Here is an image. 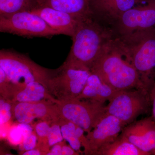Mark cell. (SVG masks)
<instances>
[{
    "label": "cell",
    "mask_w": 155,
    "mask_h": 155,
    "mask_svg": "<svg viewBox=\"0 0 155 155\" xmlns=\"http://www.w3.org/2000/svg\"><path fill=\"white\" fill-rule=\"evenodd\" d=\"M115 36L112 28L100 22L94 14L81 18L72 37L70 52L63 65L90 71L104 48Z\"/></svg>",
    "instance_id": "1"
},
{
    "label": "cell",
    "mask_w": 155,
    "mask_h": 155,
    "mask_svg": "<svg viewBox=\"0 0 155 155\" xmlns=\"http://www.w3.org/2000/svg\"><path fill=\"white\" fill-rule=\"evenodd\" d=\"M1 96L11 101L14 95L31 82L46 87L51 69L35 63L28 56L11 50L0 51Z\"/></svg>",
    "instance_id": "2"
},
{
    "label": "cell",
    "mask_w": 155,
    "mask_h": 155,
    "mask_svg": "<svg viewBox=\"0 0 155 155\" xmlns=\"http://www.w3.org/2000/svg\"><path fill=\"white\" fill-rule=\"evenodd\" d=\"M90 72L117 91L146 89L116 36L104 48Z\"/></svg>",
    "instance_id": "3"
},
{
    "label": "cell",
    "mask_w": 155,
    "mask_h": 155,
    "mask_svg": "<svg viewBox=\"0 0 155 155\" xmlns=\"http://www.w3.org/2000/svg\"><path fill=\"white\" fill-rule=\"evenodd\" d=\"M116 37L142 83L150 92L155 81V28Z\"/></svg>",
    "instance_id": "4"
},
{
    "label": "cell",
    "mask_w": 155,
    "mask_h": 155,
    "mask_svg": "<svg viewBox=\"0 0 155 155\" xmlns=\"http://www.w3.org/2000/svg\"><path fill=\"white\" fill-rule=\"evenodd\" d=\"M106 106V113L127 125L151 109L150 92L145 88L118 91Z\"/></svg>",
    "instance_id": "5"
},
{
    "label": "cell",
    "mask_w": 155,
    "mask_h": 155,
    "mask_svg": "<svg viewBox=\"0 0 155 155\" xmlns=\"http://www.w3.org/2000/svg\"><path fill=\"white\" fill-rule=\"evenodd\" d=\"M60 118L75 123L88 133L99 122L106 113L104 104L88 100L72 99H56Z\"/></svg>",
    "instance_id": "6"
},
{
    "label": "cell",
    "mask_w": 155,
    "mask_h": 155,
    "mask_svg": "<svg viewBox=\"0 0 155 155\" xmlns=\"http://www.w3.org/2000/svg\"><path fill=\"white\" fill-rule=\"evenodd\" d=\"M90 71L70 68L62 65L51 70L46 83L49 92L60 101L77 98L83 91Z\"/></svg>",
    "instance_id": "7"
},
{
    "label": "cell",
    "mask_w": 155,
    "mask_h": 155,
    "mask_svg": "<svg viewBox=\"0 0 155 155\" xmlns=\"http://www.w3.org/2000/svg\"><path fill=\"white\" fill-rule=\"evenodd\" d=\"M0 31L29 38H50L58 35L41 17L30 11L0 17Z\"/></svg>",
    "instance_id": "8"
},
{
    "label": "cell",
    "mask_w": 155,
    "mask_h": 155,
    "mask_svg": "<svg viewBox=\"0 0 155 155\" xmlns=\"http://www.w3.org/2000/svg\"><path fill=\"white\" fill-rule=\"evenodd\" d=\"M155 28V0H145L122 14L112 27L115 35L123 36Z\"/></svg>",
    "instance_id": "9"
},
{
    "label": "cell",
    "mask_w": 155,
    "mask_h": 155,
    "mask_svg": "<svg viewBox=\"0 0 155 155\" xmlns=\"http://www.w3.org/2000/svg\"><path fill=\"white\" fill-rule=\"evenodd\" d=\"M125 126L115 116L106 113L94 128L87 134L88 155H95L101 148L115 140Z\"/></svg>",
    "instance_id": "10"
},
{
    "label": "cell",
    "mask_w": 155,
    "mask_h": 155,
    "mask_svg": "<svg viewBox=\"0 0 155 155\" xmlns=\"http://www.w3.org/2000/svg\"><path fill=\"white\" fill-rule=\"evenodd\" d=\"M12 114L17 122L25 125L30 124L37 119L51 123L60 119L55 103L49 101L12 103Z\"/></svg>",
    "instance_id": "11"
},
{
    "label": "cell",
    "mask_w": 155,
    "mask_h": 155,
    "mask_svg": "<svg viewBox=\"0 0 155 155\" xmlns=\"http://www.w3.org/2000/svg\"><path fill=\"white\" fill-rule=\"evenodd\" d=\"M120 135L147 155H155V123L152 116L125 126Z\"/></svg>",
    "instance_id": "12"
},
{
    "label": "cell",
    "mask_w": 155,
    "mask_h": 155,
    "mask_svg": "<svg viewBox=\"0 0 155 155\" xmlns=\"http://www.w3.org/2000/svg\"><path fill=\"white\" fill-rule=\"evenodd\" d=\"M144 0H91L94 15L112 28L125 12Z\"/></svg>",
    "instance_id": "13"
},
{
    "label": "cell",
    "mask_w": 155,
    "mask_h": 155,
    "mask_svg": "<svg viewBox=\"0 0 155 155\" xmlns=\"http://www.w3.org/2000/svg\"><path fill=\"white\" fill-rule=\"evenodd\" d=\"M30 12L41 17L58 35L71 37L75 33L80 19L63 11L43 6H38Z\"/></svg>",
    "instance_id": "14"
},
{
    "label": "cell",
    "mask_w": 155,
    "mask_h": 155,
    "mask_svg": "<svg viewBox=\"0 0 155 155\" xmlns=\"http://www.w3.org/2000/svg\"><path fill=\"white\" fill-rule=\"evenodd\" d=\"M117 91L91 72L83 91L76 99L104 104L107 101H109Z\"/></svg>",
    "instance_id": "15"
},
{
    "label": "cell",
    "mask_w": 155,
    "mask_h": 155,
    "mask_svg": "<svg viewBox=\"0 0 155 155\" xmlns=\"http://www.w3.org/2000/svg\"><path fill=\"white\" fill-rule=\"evenodd\" d=\"M38 6L68 13L78 18L93 15L91 0H37Z\"/></svg>",
    "instance_id": "16"
},
{
    "label": "cell",
    "mask_w": 155,
    "mask_h": 155,
    "mask_svg": "<svg viewBox=\"0 0 155 155\" xmlns=\"http://www.w3.org/2000/svg\"><path fill=\"white\" fill-rule=\"evenodd\" d=\"M56 99L50 94L46 87L39 82H31L18 91L12 98L14 102L38 103L49 101L55 103Z\"/></svg>",
    "instance_id": "17"
},
{
    "label": "cell",
    "mask_w": 155,
    "mask_h": 155,
    "mask_svg": "<svg viewBox=\"0 0 155 155\" xmlns=\"http://www.w3.org/2000/svg\"><path fill=\"white\" fill-rule=\"evenodd\" d=\"M95 155H147L119 134L112 142L101 148Z\"/></svg>",
    "instance_id": "18"
},
{
    "label": "cell",
    "mask_w": 155,
    "mask_h": 155,
    "mask_svg": "<svg viewBox=\"0 0 155 155\" xmlns=\"http://www.w3.org/2000/svg\"><path fill=\"white\" fill-rule=\"evenodd\" d=\"M38 6L37 0H0V17L31 11Z\"/></svg>",
    "instance_id": "19"
},
{
    "label": "cell",
    "mask_w": 155,
    "mask_h": 155,
    "mask_svg": "<svg viewBox=\"0 0 155 155\" xmlns=\"http://www.w3.org/2000/svg\"><path fill=\"white\" fill-rule=\"evenodd\" d=\"M61 127V132L64 139L67 140L73 149L80 153L82 146L78 137V130L80 126L73 122L60 118L58 121Z\"/></svg>",
    "instance_id": "20"
},
{
    "label": "cell",
    "mask_w": 155,
    "mask_h": 155,
    "mask_svg": "<svg viewBox=\"0 0 155 155\" xmlns=\"http://www.w3.org/2000/svg\"><path fill=\"white\" fill-rule=\"evenodd\" d=\"M51 125V122L42 120L34 126L38 139L36 148L41 151L46 155L50 148L48 144V135Z\"/></svg>",
    "instance_id": "21"
},
{
    "label": "cell",
    "mask_w": 155,
    "mask_h": 155,
    "mask_svg": "<svg viewBox=\"0 0 155 155\" xmlns=\"http://www.w3.org/2000/svg\"><path fill=\"white\" fill-rule=\"evenodd\" d=\"M0 115L1 126L8 123L13 116L12 102L2 96L0 99Z\"/></svg>",
    "instance_id": "22"
},
{
    "label": "cell",
    "mask_w": 155,
    "mask_h": 155,
    "mask_svg": "<svg viewBox=\"0 0 155 155\" xmlns=\"http://www.w3.org/2000/svg\"><path fill=\"white\" fill-rule=\"evenodd\" d=\"M64 139L59 122L58 121L52 122L48 135V144L50 147L63 141Z\"/></svg>",
    "instance_id": "23"
},
{
    "label": "cell",
    "mask_w": 155,
    "mask_h": 155,
    "mask_svg": "<svg viewBox=\"0 0 155 155\" xmlns=\"http://www.w3.org/2000/svg\"><path fill=\"white\" fill-rule=\"evenodd\" d=\"M37 141V136L35 131H32L23 137L21 147L25 151L33 149L36 148Z\"/></svg>",
    "instance_id": "24"
},
{
    "label": "cell",
    "mask_w": 155,
    "mask_h": 155,
    "mask_svg": "<svg viewBox=\"0 0 155 155\" xmlns=\"http://www.w3.org/2000/svg\"><path fill=\"white\" fill-rule=\"evenodd\" d=\"M150 99L151 104L152 118L155 123V81L150 92Z\"/></svg>",
    "instance_id": "25"
},
{
    "label": "cell",
    "mask_w": 155,
    "mask_h": 155,
    "mask_svg": "<svg viewBox=\"0 0 155 155\" xmlns=\"http://www.w3.org/2000/svg\"><path fill=\"white\" fill-rule=\"evenodd\" d=\"M64 142H61L53 146L51 149L47 153L46 155H61L62 147Z\"/></svg>",
    "instance_id": "26"
},
{
    "label": "cell",
    "mask_w": 155,
    "mask_h": 155,
    "mask_svg": "<svg viewBox=\"0 0 155 155\" xmlns=\"http://www.w3.org/2000/svg\"><path fill=\"white\" fill-rule=\"evenodd\" d=\"M79 153L73 149L71 146L67 145L64 143L62 147L61 155H78Z\"/></svg>",
    "instance_id": "27"
},
{
    "label": "cell",
    "mask_w": 155,
    "mask_h": 155,
    "mask_svg": "<svg viewBox=\"0 0 155 155\" xmlns=\"http://www.w3.org/2000/svg\"><path fill=\"white\" fill-rule=\"evenodd\" d=\"M22 155H45L44 153L42 152L41 151L37 148L33 149L28 150L25 151L22 153Z\"/></svg>",
    "instance_id": "28"
}]
</instances>
